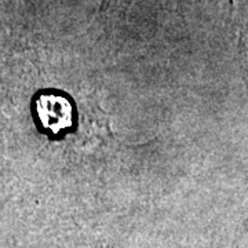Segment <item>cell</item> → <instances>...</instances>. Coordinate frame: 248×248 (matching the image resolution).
<instances>
[{
    "mask_svg": "<svg viewBox=\"0 0 248 248\" xmlns=\"http://www.w3.org/2000/svg\"><path fill=\"white\" fill-rule=\"evenodd\" d=\"M35 108L39 122L48 133L61 134L73 124V108L61 94L39 95Z\"/></svg>",
    "mask_w": 248,
    "mask_h": 248,
    "instance_id": "6da1fadb",
    "label": "cell"
}]
</instances>
